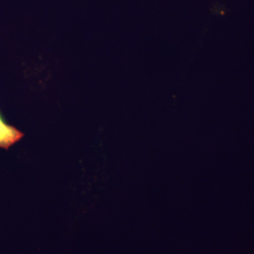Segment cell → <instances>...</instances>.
Wrapping results in <instances>:
<instances>
[{
    "label": "cell",
    "mask_w": 254,
    "mask_h": 254,
    "mask_svg": "<svg viewBox=\"0 0 254 254\" xmlns=\"http://www.w3.org/2000/svg\"><path fill=\"white\" fill-rule=\"evenodd\" d=\"M24 136L25 134L21 130L6 121L0 110V149L9 150Z\"/></svg>",
    "instance_id": "obj_1"
}]
</instances>
